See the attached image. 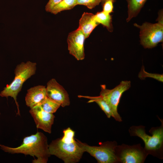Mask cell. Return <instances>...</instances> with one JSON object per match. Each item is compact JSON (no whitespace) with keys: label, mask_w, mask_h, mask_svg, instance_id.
Here are the masks:
<instances>
[{"label":"cell","mask_w":163,"mask_h":163,"mask_svg":"<svg viewBox=\"0 0 163 163\" xmlns=\"http://www.w3.org/2000/svg\"><path fill=\"white\" fill-rule=\"evenodd\" d=\"M77 142L84 152L89 153L99 163H118L116 154L117 142L107 141L101 143L99 146H90L77 140Z\"/></svg>","instance_id":"6"},{"label":"cell","mask_w":163,"mask_h":163,"mask_svg":"<svg viewBox=\"0 0 163 163\" xmlns=\"http://www.w3.org/2000/svg\"><path fill=\"white\" fill-rule=\"evenodd\" d=\"M159 119L161 125L151 129L149 132L152 135L147 134L145 126L142 125L131 126L129 132L131 136H138L143 141L144 148L148 155H151L161 159L163 153V122L162 120Z\"/></svg>","instance_id":"2"},{"label":"cell","mask_w":163,"mask_h":163,"mask_svg":"<svg viewBox=\"0 0 163 163\" xmlns=\"http://www.w3.org/2000/svg\"><path fill=\"white\" fill-rule=\"evenodd\" d=\"M40 105L44 111L51 113H55L60 106L47 97Z\"/></svg>","instance_id":"18"},{"label":"cell","mask_w":163,"mask_h":163,"mask_svg":"<svg viewBox=\"0 0 163 163\" xmlns=\"http://www.w3.org/2000/svg\"><path fill=\"white\" fill-rule=\"evenodd\" d=\"M46 92L47 97L55 101L62 107L70 104L69 94L63 87L55 79L52 78L47 83Z\"/></svg>","instance_id":"10"},{"label":"cell","mask_w":163,"mask_h":163,"mask_svg":"<svg viewBox=\"0 0 163 163\" xmlns=\"http://www.w3.org/2000/svg\"><path fill=\"white\" fill-rule=\"evenodd\" d=\"M29 112L33 117L37 128L50 133L55 117L53 113L44 111L40 105L30 108Z\"/></svg>","instance_id":"11"},{"label":"cell","mask_w":163,"mask_h":163,"mask_svg":"<svg viewBox=\"0 0 163 163\" xmlns=\"http://www.w3.org/2000/svg\"><path fill=\"white\" fill-rule=\"evenodd\" d=\"M130 87L131 82L128 81H121L118 85L111 89H107L105 85H101L100 96L109 105L119 122L121 121L122 120L118 112V107L122 95Z\"/></svg>","instance_id":"8"},{"label":"cell","mask_w":163,"mask_h":163,"mask_svg":"<svg viewBox=\"0 0 163 163\" xmlns=\"http://www.w3.org/2000/svg\"><path fill=\"white\" fill-rule=\"evenodd\" d=\"M95 21L99 24H101L110 32L113 30L112 17L110 14L103 11L97 12L94 16Z\"/></svg>","instance_id":"16"},{"label":"cell","mask_w":163,"mask_h":163,"mask_svg":"<svg viewBox=\"0 0 163 163\" xmlns=\"http://www.w3.org/2000/svg\"><path fill=\"white\" fill-rule=\"evenodd\" d=\"M147 0H126L128 8V16L126 20L127 22L138 15Z\"/></svg>","instance_id":"15"},{"label":"cell","mask_w":163,"mask_h":163,"mask_svg":"<svg viewBox=\"0 0 163 163\" xmlns=\"http://www.w3.org/2000/svg\"><path fill=\"white\" fill-rule=\"evenodd\" d=\"M47 97L45 86L39 85L34 86L27 90L25 97L26 105L31 108L40 105Z\"/></svg>","instance_id":"12"},{"label":"cell","mask_w":163,"mask_h":163,"mask_svg":"<svg viewBox=\"0 0 163 163\" xmlns=\"http://www.w3.org/2000/svg\"><path fill=\"white\" fill-rule=\"evenodd\" d=\"M63 136L61 138V140L65 142H72L75 141L74 139L75 132L70 128L64 130Z\"/></svg>","instance_id":"20"},{"label":"cell","mask_w":163,"mask_h":163,"mask_svg":"<svg viewBox=\"0 0 163 163\" xmlns=\"http://www.w3.org/2000/svg\"><path fill=\"white\" fill-rule=\"evenodd\" d=\"M79 97H83L89 99L88 102H96L104 112L107 117H113L116 121H119L118 119L115 115L108 104L100 95L96 97H91L79 95Z\"/></svg>","instance_id":"14"},{"label":"cell","mask_w":163,"mask_h":163,"mask_svg":"<svg viewBox=\"0 0 163 163\" xmlns=\"http://www.w3.org/2000/svg\"><path fill=\"white\" fill-rule=\"evenodd\" d=\"M139 77L141 79H144L146 77H150L161 82L163 81V75L155 73H149L145 71L144 66H143L139 75Z\"/></svg>","instance_id":"19"},{"label":"cell","mask_w":163,"mask_h":163,"mask_svg":"<svg viewBox=\"0 0 163 163\" xmlns=\"http://www.w3.org/2000/svg\"><path fill=\"white\" fill-rule=\"evenodd\" d=\"M106 0H102V1L101 2L102 5L104 3V2ZM113 0L114 1H115V0Z\"/></svg>","instance_id":"24"},{"label":"cell","mask_w":163,"mask_h":163,"mask_svg":"<svg viewBox=\"0 0 163 163\" xmlns=\"http://www.w3.org/2000/svg\"><path fill=\"white\" fill-rule=\"evenodd\" d=\"M94 16V14L92 13L84 12L79 20L78 28L83 32L86 39L99 24L95 20Z\"/></svg>","instance_id":"13"},{"label":"cell","mask_w":163,"mask_h":163,"mask_svg":"<svg viewBox=\"0 0 163 163\" xmlns=\"http://www.w3.org/2000/svg\"><path fill=\"white\" fill-rule=\"evenodd\" d=\"M114 1L113 0H107L102 5L103 11L104 12L110 14L113 12V4Z\"/></svg>","instance_id":"22"},{"label":"cell","mask_w":163,"mask_h":163,"mask_svg":"<svg viewBox=\"0 0 163 163\" xmlns=\"http://www.w3.org/2000/svg\"><path fill=\"white\" fill-rule=\"evenodd\" d=\"M134 25L139 29L140 43L145 48H154L163 42V22H145L141 25L135 23Z\"/></svg>","instance_id":"5"},{"label":"cell","mask_w":163,"mask_h":163,"mask_svg":"<svg viewBox=\"0 0 163 163\" xmlns=\"http://www.w3.org/2000/svg\"></svg>","instance_id":"25"},{"label":"cell","mask_w":163,"mask_h":163,"mask_svg":"<svg viewBox=\"0 0 163 163\" xmlns=\"http://www.w3.org/2000/svg\"><path fill=\"white\" fill-rule=\"evenodd\" d=\"M1 149L10 153L23 154L37 157L32 161L33 163H46L50 155L49 152V145L46 136L37 132L35 134L25 137L21 145L12 148L0 144Z\"/></svg>","instance_id":"1"},{"label":"cell","mask_w":163,"mask_h":163,"mask_svg":"<svg viewBox=\"0 0 163 163\" xmlns=\"http://www.w3.org/2000/svg\"><path fill=\"white\" fill-rule=\"evenodd\" d=\"M62 0H49L45 6V11L50 12L53 8Z\"/></svg>","instance_id":"23"},{"label":"cell","mask_w":163,"mask_h":163,"mask_svg":"<svg viewBox=\"0 0 163 163\" xmlns=\"http://www.w3.org/2000/svg\"><path fill=\"white\" fill-rule=\"evenodd\" d=\"M116 154L119 163H143L148 155L140 144L117 145Z\"/></svg>","instance_id":"7"},{"label":"cell","mask_w":163,"mask_h":163,"mask_svg":"<svg viewBox=\"0 0 163 163\" xmlns=\"http://www.w3.org/2000/svg\"><path fill=\"white\" fill-rule=\"evenodd\" d=\"M85 39L84 34L78 28L69 33L68 36L67 41L69 53L78 60H82L85 58Z\"/></svg>","instance_id":"9"},{"label":"cell","mask_w":163,"mask_h":163,"mask_svg":"<svg viewBox=\"0 0 163 163\" xmlns=\"http://www.w3.org/2000/svg\"><path fill=\"white\" fill-rule=\"evenodd\" d=\"M77 4L85 6L88 8L92 9L101 3L102 0H76Z\"/></svg>","instance_id":"21"},{"label":"cell","mask_w":163,"mask_h":163,"mask_svg":"<svg viewBox=\"0 0 163 163\" xmlns=\"http://www.w3.org/2000/svg\"><path fill=\"white\" fill-rule=\"evenodd\" d=\"M77 5L76 0H62L53 8L50 13L56 14L62 11L71 9Z\"/></svg>","instance_id":"17"},{"label":"cell","mask_w":163,"mask_h":163,"mask_svg":"<svg viewBox=\"0 0 163 163\" xmlns=\"http://www.w3.org/2000/svg\"><path fill=\"white\" fill-rule=\"evenodd\" d=\"M50 155H54L65 163L79 162L84 152L77 141L72 142H62L60 138L52 141L49 145Z\"/></svg>","instance_id":"4"},{"label":"cell","mask_w":163,"mask_h":163,"mask_svg":"<svg viewBox=\"0 0 163 163\" xmlns=\"http://www.w3.org/2000/svg\"><path fill=\"white\" fill-rule=\"evenodd\" d=\"M36 62L28 61L22 62L18 65L14 70L15 77L12 82L7 85L0 93L2 97H13L16 105L18 112L17 115L20 116L19 105L17 101V97L21 91L24 83L32 76L34 75L36 70Z\"/></svg>","instance_id":"3"}]
</instances>
